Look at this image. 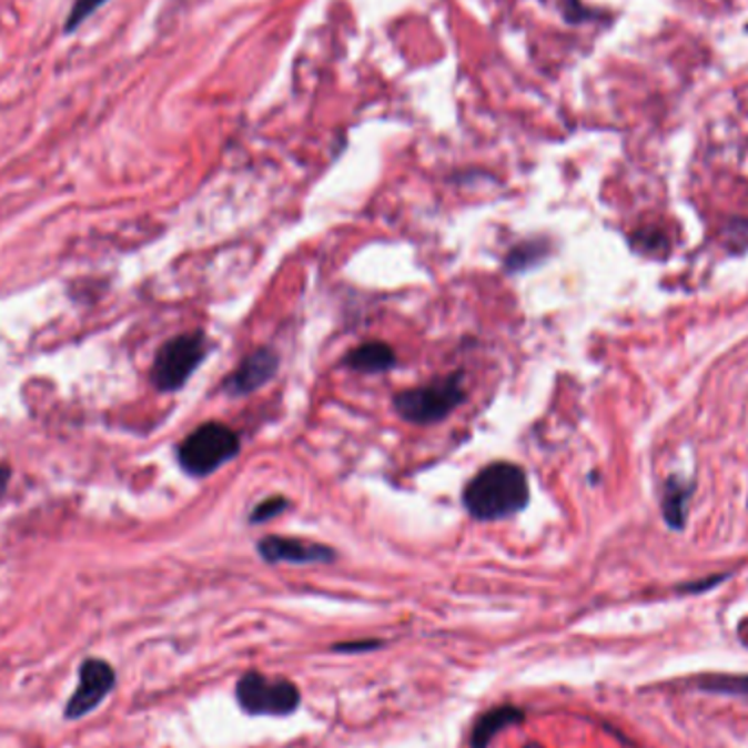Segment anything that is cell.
Segmentation results:
<instances>
[{
  "label": "cell",
  "mask_w": 748,
  "mask_h": 748,
  "mask_svg": "<svg viewBox=\"0 0 748 748\" xmlns=\"http://www.w3.org/2000/svg\"><path fill=\"white\" fill-rule=\"evenodd\" d=\"M396 364L394 351L383 342H371L353 348L344 357V366L362 374H378L390 371Z\"/></svg>",
  "instance_id": "9"
},
{
  "label": "cell",
  "mask_w": 748,
  "mask_h": 748,
  "mask_svg": "<svg viewBox=\"0 0 748 748\" xmlns=\"http://www.w3.org/2000/svg\"><path fill=\"white\" fill-rule=\"evenodd\" d=\"M722 239L731 252H745L748 247V220H731L722 230Z\"/></svg>",
  "instance_id": "15"
},
{
  "label": "cell",
  "mask_w": 748,
  "mask_h": 748,
  "mask_svg": "<svg viewBox=\"0 0 748 748\" xmlns=\"http://www.w3.org/2000/svg\"><path fill=\"white\" fill-rule=\"evenodd\" d=\"M112 687H114V670L105 661L101 659L83 661L79 670V685L64 709V716L77 720L90 714L103 702V698L112 691Z\"/></svg>",
  "instance_id": "6"
},
{
  "label": "cell",
  "mask_w": 748,
  "mask_h": 748,
  "mask_svg": "<svg viewBox=\"0 0 748 748\" xmlns=\"http://www.w3.org/2000/svg\"><path fill=\"white\" fill-rule=\"evenodd\" d=\"M285 508H290V502H287V499H283V497H270V499L261 502V504L252 511L250 522H252V524H265V522L274 519L276 515H281Z\"/></svg>",
  "instance_id": "16"
},
{
  "label": "cell",
  "mask_w": 748,
  "mask_h": 748,
  "mask_svg": "<svg viewBox=\"0 0 748 748\" xmlns=\"http://www.w3.org/2000/svg\"><path fill=\"white\" fill-rule=\"evenodd\" d=\"M522 720H524V711L515 707H499V709L488 711L473 729V740H471L473 748H486V745L495 738V734Z\"/></svg>",
  "instance_id": "11"
},
{
  "label": "cell",
  "mask_w": 748,
  "mask_h": 748,
  "mask_svg": "<svg viewBox=\"0 0 748 748\" xmlns=\"http://www.w3.org/2000/svg\"><path fill=\"white\" fill-rule=\"evenodd\" d=\"M547 241L545 239H534V241H525L522 245L513 247L508 259H506V267L508 272H525L534 265H538L545 256H547Z\"/></svg>",
  "instance_id": "12"
},
{
  "label": "cell",
  "mask_w": 748,
  "mask_h": 748,
  "mask_svg": "<svg viewBox=\"0 0 748 748\" xmlns=\"http://www.w3.org/2000/svg\"><path fill=\"white\" fill-rule=\"evenodd\" d=\"M206 357V337L200 331L169 340L155 355L151 381L160 392L180 390Z\"/></svg>",
  "instance_id": "4"
},
{
  "label": "cell",
  "mask_w": 748,
  "mask_h": 748,
  "mask_svg": "<svg viewBox=\"0 0 748 748\" xmlns=\"http://www.w3.org/2000/svg\"><path fill=\"white\" fill-rule=\"evenodd\" d=\"M108 0H75L71 11H69V18L64 22V33H73L77 31L99 7H103Z\"/></svg>",
  "instance_id": "14"
},
{
  "label": "cell",
  "mask_w": 748,
  "mask_h": 748,
  "mask_svg": "<svg viewBox=\"0 0 748 748\" xmlns=\"http://www.w3.org/2000/svg\"><path fill=\"white\" fill-rule=\"evenodd\" d=\"M239 455V436L224 423H206L178 449L180 466L193 477H209Z\"/></svg>",
  "instance_id": "2"
},
{
  "label": "cell",
  "mask_w": 748,
  "mask_h": 748,
  "mask_svg": "<svg viewBox=\"0 0 748 748\" xmlns=\"http://www.w3.org/2000/svg\"><path fill=\"white\" fill-rule=\"evenodd\" d=\"M462 401H464L462 373H455L429 385L403 390L401 394L394 396V410L407 423L434 425L445 421Z\"/></svg>",
  "instance_id": "3"
},
{
  "label": "cell",
  "mask_w": 748,
  "mask_h": 748,
  "mask_svg": "<svg viewBox=\"0 0 748 748\" xmlns=\"http://www.w3.org/2000/svg\"><path fill=\"white\" fill-rule=\"evenodd\" d=\"M259 554L267 563H294V565H311V563H331L335 560V552L326 545L285 538V536H265L259 543Z\"/></svg>",
  "instance_id": "7"
},
{
  "label": "cell",
  "mask_w": 748,
  "mask_h": 748,
  "mask_svg": "<svg viewBox=\"0 0 748 748\" xmlns=\"http://www.w3.org/2000/svg\"><path fill=\"white\" fill-rule=\"evenodd\" d=\"M464 508L477 522H499L522 513L529 502L524 468L511 462L484 466L464 488Z\"/></svg>",
  "instance_id": "1"
},
{
  "label": "cell",
  "mask_w": 748,
  "mask_h": 748,
  "mask_svg": "<svg viewBox=\"0 0 748 748\" xmlns=\"http://www.w3.org/2000/svg\"><path fill=\"white\" fill-rule=\"evenodd\" d=\"M696 687L711 691V694H725V696H738L748 700V676L742 674H716L705 676L696 680Z\"/></svg>",
  "instance_id": "13"
},
{
  "label": "cell",
  "mask_w": 748,
  "mask_h": 748,
  "mask_svg": "<svg viewBox=\"0 0 748 748\" xmlns=\"http://www.w3.org/2000/svg\"><path fill=\"white\" fill-rule=\"evenodd\" d=\"M691 497V484H685L678 477H670L664 486V499H661V511L664 519L673 529H683L687 522V506Z\"/></svg>",
  "instance_id": "10"
},
{
  "label": "cell",
  "mask_w": 748,
  "mask_h": 748,
  "mask_svg": "<svg viewBox=\"0 0 748 748\" xmlns=\"http://www.w3.org/2000/svg\"><path fill=\"white\" fill-rule=\"evenodd\" d=\"M236 700L252 716H287L299 709L300 691L292 680L247 673L236 685Z\"/></svg>",
  "instance_id": "5"
},
{
  "label": "cell",
  "mask_w": 748,
  "mask_h": 748,
  "mask_svg": "<svg viewBox=\"0 0 748 748\" xmlns=\"http://www.w3.org/2000/svg\"><path fill=\"white\" fill-rule=\"evenodd\" d=\"M7 486H9V468H7V466H0V497L4 495Z\"/></svg>",
  "instance_id": "17"
},
{
  "label": "cell",
  "mask_w": 748,
  "mask_h": 748,
  "mask_svg": "<svg viewBox=\"0 0 748 748\" xmlns=\"http://www.w3.org/2000/svg\"><path fill=\"white\" fill-rule=\"evenodd\" d=\"M276 371H279V355L272 348H256L225 378V392L236 396L250 394L261 385H265Z\"/></svg>",
  "instance_id": "8"
}]
</instances>
